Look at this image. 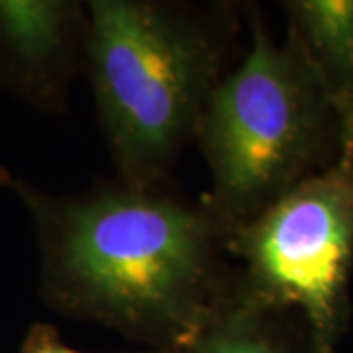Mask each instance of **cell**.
Listing matches in <instances>:
<instances>
[{"label":"cell","mask_w":353,"mask_h":353,"mask_svg":"<svg viewBox=\"0 0 353 353\" xmlns=\"http://www.w3.org/2000/svg\"><path fill=\"white\" fill-rule=\"evenodd\" d=\"M0 185L34 220L39 299L57 314L181 353L236 287L224 226L161 185L51 194L4 167Z\"/></svg>","instance_id":"1"},{"label":"cell","mask_w":353,"mask_h":353,"mask_svg":"<svg viewBox=\"0 0 353 353\" xmlns=\"http://www.w3.org/2000/svg\"><path fill=\"white\" fill-rule=\"evenodd\" d=\"M85 69L122 183L157 187L224 77L226 38L196 8L92 0Z\"/></svg>","instance_id":"2"},{"label":"cell","mask_w":353,"mask_h":353,"mask_svg":"<svg viewBox=\"0 0 353 353\" xmlns=\"http://www.w3.org/2000/svg\"><path fill=\"white\" fill-rule=\"evenodd\" d=\"M250 22V50L218 83L194 134L210 173L208 210L228 234L328 169L347 145L299 39L287 30L277 41L257 10Z\"/></svg>","instance_id":"3"},{"label":"cell","mask_w":353,"mask_h":353,"mask_svg":"<svg viewBox=\"0 0 353 353\" xmlns=\"http://www.w3.org/2000/svg\"><path fill=\"white\" fill-rule=\"evenodd\" d=\"M236 281L261 303L303 318L318 353H336L352 316L353 143L328 169L228 234Z\"/></svg>","instance_id":"4"},{"label":"cell","mask_w":353,"mask_h":353,"mask_svg":"<svg viewBox=\"0 0 353 353\" xmlns=\"http://www.w3.org/2000/svg\"><path fill=\"white\" fill-rule=\"evenodd\" d=\"M87 6L0 0V87L39 112H61L85 69Z\"/></svg>","instance_id":"5"},{"label":"cell","mask_w":353,"mask_h":353,"mask_svg":"<svg viewBox=\"0 0 353 353\" xmlns=\"http://www.w3.org/2000/svg\"><path fill=\"white\" fill-rule=\"evenodd\" d=\"M283 6L287 30L328 88L345 143H353V0H290Z\"/></svg>","instance_id":"6"},{"label":"cell","mask_w":353,"mask_h":353,"mask_svg":"<svg viewBox=\"0 0 353 353\" xmlns=\"http://www.w3.org/2000/svg\"><path fill=\"white\" fill-rule=\"evenodd\" d=\"M181 353L318 352L296 312L269 306L236 285L206 326Z\"/></svg>","instance_id":"7"},{"label":"cell","mask_w":353,"mask_h":353,"mask_svg":"<svg viewBox=\"0 0 353 353\" xmlns=\"http://www.w3.org/2000/svg\"><path fill=\"white\" fill-rule=\"evenodd\" d=\"M20 353H85L67 345L57 328L50 324H34L28 330Z\"/></svg>","instance_id":"8"},{"label":"cell","mask_w":353,"mask_h":353,"mask_svg":"<svg viewBox=\"0 0 353 353\" xmlns=\"http://www.w3.org/2000/svg\"><path fill=\"white\" fill-rule=\"evenodd\" d=\"M0 171H2V167H0Z\"/></svg>","instance_id":"9"}]
</instances>
